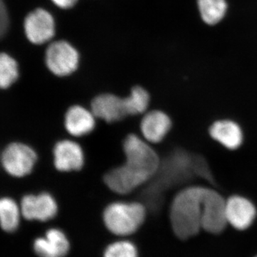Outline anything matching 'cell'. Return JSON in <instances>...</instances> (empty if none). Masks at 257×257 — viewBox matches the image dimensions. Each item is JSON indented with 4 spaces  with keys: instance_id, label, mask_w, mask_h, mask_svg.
<instances>
[{
    "instance_id": "obj_1",
    "label": "cell",
    "mask_w": 257,
    "mask_h": 257,
    "mask_svg": "<svg viewBox=\"0 0 257 257\" xmlns=\"http://www.w3.org/2000/svg\"><path fill=\"white\" fill-rule=\"evenodd\" d=\"M226 200L216 191L194 186L175 196L170 207V221L176 236L187 239L201 229L219 234L226 227Z\"/></svg>"
},
{
    "instance_id": "obj_2",
    "label": "cell",
    "mask_w": 257,
    "mask_h": 257,
    "mask_svg": "<svg viewBox=\"0 0 257 257\" xmlns=\"http://www.w3.org/2000/svg\"><path fill=\"white\" fill-rule=\"evenodd\" d=\"M124 161L103 175V183L119 195L131 194L157 175L160 159L153 147L137 134L128 133L121 144Z\"/></svg>"
},
{
    "instance_id": "obj_3",
    "label": "cell",
    "mask_w": 257,
    "mask_h": 257,
    "mask_svg": "<svg viewBox=\"0 0 257 257\" xmlns=\"http://www.w3.org/2000/svg\"><path fill=\"white\" fill-rule=\"evenodd\" d=\"M147 209L143 203L115 201L108 204L102 213L106 229L118 236H130L143 226Z\"/></svg>"
},
{
    "instance_id": "obj_4",
    "label": "cell",
    "mask_w": 257,
    "mask_h": 257,
    "mask_svg": "<svg viewBox=\"0 0 257 257\" xmlns=\"http://www.w3.org/2000/svg\"><path fill=\"white\" fill-rule=\"evenodd\" d=\"M38 159V154L33 147L17 140L7 144L3 148L1 165L10 177L24 178L31 175Z\"/></svg>"
},
{
    "instance_id": "obj_5",
    "label": "cell",
    "mask_w": 257,
    "mask_h": 257,
    "mask_svg": "<svg viewBox=\"0 0 257 257\" xmlns=\"http://www.w3.org/2000/svg\"><path fill=\"white\" fill-rule=\"evenodd\" d=\"M45 65L57 77L72 75L78 69L80 56L77 49L65 40L51 43L45 52Z\"/></svg>"
},
{
    "instance_id": "obj_6",
    "label": "cell",
    "mask_w": 257,
    "mask_h": 257,
    "mask_svg": "<svg viewBox=\"0 0 257 257\" xmlns=\"http://www.w3.org/2000/svg\"><path fill=\"white\" fill-rule=\"evenodd\" d=\"M20 205L22 215L28 221L46 222L58 214V203L55 197L46 191L25 194L21 198Z\"/></svg>"
},
{
    "instance_id": "obj_7",
    "label": "cell",
    "mask_w": 257,
    "mask_h": 257,
    "mask_svg": "<svg viewBox=\"0 0 257 257\" xmlns=\"http://www.w3.org/2000/svg\"><path fill=\"white\" fill-rule=\"evenodd\" d=\"M52 163L62 173L79 172L85 165V153L82 145L71 139L57 140L52 147Z\"/></svg>"
},
{
    "instance_id": "obj_8",
    "label": "cell",
    "mask_w": 257,
    "mask_h": 257,
    "mask_svg": "<svg viewBox=\"0 0 257 257\" xmlns=\"http://www.w3.org/2000/svg\"><path fill=\"white\" fill-rule=\"evenodd\" d=\"M90 109L96 119L106 124L119 122L128 116L125 96L114 92H103L93 96Z\"/></svg>"
},
{
    "instance_id": "obj_9",
    "label": "cell",
    "mask_w": 257,
    "mask_h": 257,
    "mask_svg": "<svg viewBox=\"0 0 257 257\" xmlns=\"http://www.w3.org/2000/svg\"><path fill=\"white\" fill-rule=\"evenodd\" d=\"M24 30L31 43L43 45L55 36V20L47 10L37 8L27 15L24 21Z\"/></svg>"
},
{
    "instance_id": "obj_10",
    "label": "cell",
    "mask_w": 257,
    "mask_h": 257,
    "mask_svg": "<svg viewBox=\"0 0 257 257\" xmlns=\"http://www.w3.org/2000/svg\"><path fill=\"white\" fill-rule=\"evenodd\" d=\"M96 119L90 108L74 104L66 109L63 126L66 133L72 138H84L95 130Z\"/></svg>"
},
{
    "instance_id": "obj_11",
    "label": "cell",
    "mask_w": 257,
    "mask_h": 257,
    "mask_svg": "<svg viewBox=\"0 0 257 257\" xmlns=\"http://www.w3.org/2000/svg\"><path fill=\"white\" fill-rule=\"evenodd\" d=\"M32 248L38 257H66L70 250V243L62 230L50 228L45 236L34 240Z\"/></svg>"
},
{
    "instance_id": "obj_12",
    "label": "cell",
    "mask_w": 257,
    "mask_h": 257,
    "mask_svg": "<svg viewBox=\"0 0 257 257\" xmlns=\"http://www.w3.org/2000/svg\"><path fill=\"white\" fill-rule=\"evenodd\" d=\"M256 216V207L246 198L235 195L226 200L225 216L226 222L235 229H248L252 224Z\"/></svg>"
},
{
    "instance_id": "obj_13",
    "label": "cell",
    "mask_w": 257,
    "mask_h": 257,
    "mask_svg": "<svg viewBox=\"0 0 257 257\" xmlns=\"http://www.w3.org/2000/svg\"><path fill=\"white\" fill-rule=\"evenodd\" d=\"M172 119L160 109L147 111L140 122L142 138L150 144L160 143L170 133Z\"/></svg>"
},
{
    "instance_id": "obj_14",
    "label": "cell",
    "mask_w": 257,
    "mask_h": 257,
    "mask_svg": "<svg viewBox=\"0 0 257 257\" xmlns=\"http://www.w3.org/2000/svg\"><path fill=\"white\" fill-rule=\"evenodd\" d=\"M209 132L213 140L229 150H236L243 143L242 130L237 123L231 120L216 121L211 125Z\"/></svg>"
},
{
    "instance_id": "obj_15",
    "label": "cell",
    "mask_w": 257,
    "mask_h": 257,
    "mask_svg": "<svg viewBox=\"0 0 257 257\" xmlns=\"http://www.w3.org/2000/svg\"><path fill=\"white\" fill-rule=\"evenodd\" d=\"M20 205L13 198L4 197L0 199V224L3 231L13 233L18 229L21 219Z\"/></svg>"
},
{
    "instance_id": "obj_16",
    "label": "cell",
    "mask_w": 257,
    "mask_h": 257,
    "mask_svg": "<svg viewBox=\"0 0 257 257\" xmlns=\"http://www.w3.org/2000/svg\"><path fill=\"white\" fill-rule=\"evenodd\" d=\"M128 116L144 114L148 111L151 96L147 89L141 85H135L125 95Z\"/></svg>"
},
{
    "instance_id": "obj_17",
    "label": "cell",
    "mask_w": 257,
    "mask_h": 257,
    "mask_svg": "<svg viewBox=\"0 0 257 257\" xmlns=\"http://www.w3.org/2000/svg\"><path fill=\"white\" fill-rule=\"evenodd\" d=\"M197 5L203 21L209 25L219 23L227 10L226 0H197Z\"/></svg>"
},
{
    "instance_id": "obj_18",
    "label": "cell",
    "mask_w": 257,
    "mask_h": 257,
    "mask_svg": "<svg viewBox=\"0 0 257 257\" xmlns=\"http://www.w3.org/2000/svg\"><path fill=\"white\" fill-rule=\"evenodd\" d=\"M20 77L18 62L9 54L0 55V88L8 90L18 82Z\"/></svg>"
},
{
    "instance_id": "obj_19",
    "label": "cell",
    "mask_w": 257,
    "mask_h": 257,
    "mask_svg": "<svg viewBox=\"0 0 257 257\" xmlns=\"http://www.w3.org/2000/svg\"><path fill=\"white\" fill-rule=\"evenodd\" d=\"M135 243L128 240H118L109 243L104 249L103 257H138Z\"/></svg>"
},
{
    "instance_id": "obj_20",
    "label": "cell",
    "mask_w": 257,
    "mask_h": 257,
    "mask_svg": "<svg viewBox=\"0 0 257 257\" xmlns=\"http://www.w3.org/2000/svg\"><path fill=\"white\" fill-rule=\"evenodd\" d=\"M9 17H8V11H7L6 7L1 1V6H0V33L1 36H3L7 32L9 25Z\"/></svg>"
},
{
    "instance_id": "obj_21",
    "label": "cell",
    "mask_w": 257,
    "mask_h": 257,
    "mask_svg": "<svg viewBox=\"0 0 257 257\" xmlns=\"http://www.w3.org/2000/svg\"><path fill=\"white\" fill-rule=\"evenodd\" d=\"M51 1H52L56 6L58 7V8H61V9L68 10L73 8L74 5L77 4L78 0H51Z\"/></svg>"
},
{
    "instance_id": "obj_22",
    "label": "cell",
    "mask_w": 257,
    "mask_h": 257,
    "mask_svg": "<svg viewBox=\"0 0 257 257\" xmlns=\"http://www.w3.org/2000/svg\"><path fill=\"white\" fill-rule=\"evenodd\" d=\"M255 257H257V256H255Z\"/></svg>"
}]
</instances>
